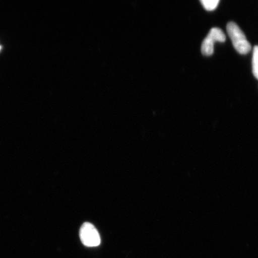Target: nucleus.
Returning a JSON list of instances; mask_svg holds the SVG:
<instances>
[{
    "instance_id": "nucleus-1",
    "label": "nucleus",
    "mask_w": 258,
    "mask_h": 258,
    "mask_svg": "<svg viewBox=\"0 0 258 258\" xmlns=\"http://www.w3.org/2000/svg\"><path fill=\"white\" fill-rule=\"evenodd\" d=\"M227 31L231 38L235 49L238 53L246 54L251 50V45L246 39V36L238 26L233 22H229L227 26Z\"/></svg>"
},
{
    "instance_id": "nucleus-2",
    "label": "nucleus",
    "mask_w": 258,
    "mask_h": 258,
    "mask_svg": "<svg viewBox=\"0 0 258 258\" xmlns=\"http://www.w3.org/2000/svg\"><path fill=\"white\" fill-rule=\"evenodd\" d=\"M80 238L87 247H96L101 243V237L95 226L89 222L84 223L80 230Z\"/></svg>"
},
{
    "instance_id": "nucleus-3",
    "label": "nucleus",
    "mask_w": 258,
    "mask_h": 258,
    "mask_svg": "<svg viewBox=\"0 0 258 258\" xmlns=\"http://www.w3.org/2000/svg\"><path fill=\"white\" fill-rule=\"evenodd\" d=\"M225 40V35L221 29L213 28L209 32L208 36L203 41L202 52L203 55L211 56L214 53L215 42L219 41L224 43Z\"/></svg>"
},
{
    "instance_id": "nucleus-4",
    "label": "nucleus",
    "mask_w": 258,
    "mask_h": 258,
    "mask_svg": "<svg viewBox=\"0 0 258 258\" xmlns=\"http://www.w3.org/2000/svg\"><path fill=\"white\" fill-rule=\"evenodd\" d=\"M252 70L254 76L258 80V46L253 48Z\"/></svg>"
},
{
    "instance_id": "nucleus-5",
    "label": "nucleus",
    "mask_w": 258,
    "mask_h": 258,
    "mask_svg": "<svg viewBox=\"0 0 258 258\" xmlns=\"http://www.w3.org/2000/svg\"><path fill=\"white\" fill-rule=\"evenodd\" d=\"M201 2L206 10L212 11L217 9L220 1L219 0H202Z\"/></svg>"
},
{
    "instance_id": "nucleus-6",
    "label": "nucleus",
    "mask_w": 258,
    "mask_h": 258,
    "mask_svg": "<svg viewBox=\"0 0 258 258\" xmlns=\"http://www.w3.org/2000/svg\"><path fill=\"white\" fill-rule=\"evenodd\" d=\"M2 47L0 46V50H1Z\"/></svg>"
}]
</instances>
